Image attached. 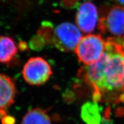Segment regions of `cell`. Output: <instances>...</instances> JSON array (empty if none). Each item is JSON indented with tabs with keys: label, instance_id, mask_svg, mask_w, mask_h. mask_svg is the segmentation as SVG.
I'll return each mask as SVG.
<instances>
[{
	"label": "cell",
	"instance_id": "cell-1",
	"mask_svg": "<svg viewBox=\"0 0 124 124\" xmlns=\"http://www.w3.org/2000/svg\"><path fill=\"white\" fill-rule=\"evenodd\" d=\"M78 76L90 86L100 90H112L124 86V46L112 39L106 41L101 56L93 64L79 70Z\"/></svg>",
	"mask_w": 124,
	"mask_h": 124
},
{
	"label": "cell",
	"instance_id": "cell-2",
	"mask_svg": "<svg viewBox=\"0 0 124 124\" xmlns=\"http://www.w3.org/2000/svg\"><path fill=\"white\" fill-rule=\"evenodd\" d=\"M106 41L100 35L85 36L75 49L78 58L82 63L88 66L97 61L104 52Z\"/></svg>",
	"mask_w": 124,
	"mask_h": 124
},
{
	"label": "cell",
	"instance_id": "cell-3",
	"mask_svg": "<svg viewBox=\"0 0 124 124\" xmlns=\"http://www.w3.org/2000/svg\"><path fill=\"white\" fill-rule=\"evenodd\" d=\"M23 78L28 84L40 86L44 84L52 75L50 65L41 57L31 58L27 62L22 71Z\"/></svg>",
	"mask_w": 124,
	"mask_h": 124
},
{
	"label": "cell",
	"instance_id": "cell-4",
	"mask_svg": "<svg viewBox=\"0 0 124 124\" xmlns=\"http://www.w3.org/2000/svg\"><path fill=\"white\" fill-rule=\"evenodd\" d=\"M82 38L80 29L71 23H63L56 27L52 42L59 50L69 52L75 49Z\"/></svg>",
	"mask_w": 124,
	"mask_h": 124
},
{
	"label": "cell",
	"instance_id": "cell-5",
	"mask_svg": "<svg viewBox=\"0 0 124 124\" xmlns=\"http://www.w3.org/2000/svg\"><path fill=\"white\" fill-rule=\"evenodd\" d=\"M99 28L102 32H108L116 36L124 34V7H113L105 17L100 20Z\"/></svg>",
	"mask_w": 124,
	"mask_h": 124
},
{
	"label": "cell",
	"instance_id": "cell-6",
	"mask_svg": "<svg viewBox=\"0 0 124 124\" xmlns=\"http://www.w3.org/2000/svg\"><path fill=\"white\" fill-rule=\"evenodd\" d=\"M98 18L97 7L91 1H85L80 5L76 16V23L82 32L90 33L95 29Z\"/></svg>",
	"mask_w": 124,
	"mask_h": 124
},
{
	"label": "cell",
	"instance_id": "cell-7",
	"mask_svg": "<svg viewBox=\"0 0 124 124\" xmlns=\"http://www.w3.org/2000/svg\"><path fill=\"white\" fill-rule=\"evenodd\" d=\"M16 94L13 80L8 76L0 74V110L13 104Z\"/></svg>",
	"mask_w": 124,
	"mask_h": 124
},
{
	"label": "cell",
	"instance_id": "cell-8",
	"mask_svg": "<svg viewBox=\"0 0 124 124\" xmlns=\"http://www.w3.org/2000/svg\"><path fill=\"white\" fill-rule=\"evenodd\" d=\"M17 48L13 39L0 36V63L8 64L17 53Z\"/></svg>",
	"mask_w": 124,
	"mask_h": 124
},
{
	"label": "cell",
	"instance_id": "cell-9",
	"mask_svg": "<svg viewBox=\"0 0 124 124\" xmlns=\"http://www.w3.org/2000/svg\"><path fill=\"white\" fill-rule=\"evenodd\" d=\"M100 108L95 102H87L82 107L81 117L87 124H100L102 117Z\"/></svg>",
	"mask_w": 124,
	"mask_h": 124
},
{
	"label": "cell",
	"instance_id": "cell-10",
	"mask_svg": "<svg viewBox=\"0 0 124 124\" xmlns=\"http://www.w3.org/2000/svg\"><path fill=\"white\" fill-rule=\"evenodd\" d=\"M21 124H51V121L45 110L35 108L28 111Z\"/></svg>",
	"mask_w": 124,
	"mask_h": 124
},
{
	"label": "cell",
	"instance_id": "cell-11",
	"mask_svg": "<svg viewBox=\"0 0 124 124\" xmlns=\"http://www.w3.org/2000/svg\"><path fill=\"white\" fill-rule=\"evenodd\" d=\"M93 87L94 89V91L93 94V100L94 102L97 103L101 100V94L100 92L101 90L95 85H93Z\"/></svg>",
	"mask_w": 124,
	"mask_h": 124
},
{
	"label": "cell",
	"instance_id": "cell-12",
	"mask_svg": "<svg viewBox=\"0 0 124 124\" xmlns=\"http://www.w3.org/2000/svg\"><path fill=\"white\" fill-rule=\"evenodd\" d=\"M1 119H2V124H14L15 122V120L13 117L7 116V114Z\"/></svg>",
	"mask_w": 124,
	"mask_h": 124
},
{
	"label": "cell",
	"instance_id": "cell-13",
	"mask_svg": "<svg viewBox=\"0 0 124 124\" xmlns=\"http://www.w3.org/2000/svg\"><path fill=\"white\" fill-rule=\"evenodd\" d=\"M111 108L110 106H108L106 107V108H105V110L103 114V117L102 118L105 119L107 120H111Z\"/></svg>",
	"mask_w": 124,
	"mask_h": 124
},
{
	"label": "cell",
	"instance_id": "cell-14",
	"mask_svg": "<svg viewBox=\"0 0 124 124\" xmlns=\"http://www.w3.org/2000/svg\"><path fill=\"white\" fill-rule=\"evenodd\" d=\"M116 115L118 117H122L124 116V108L122 107H119L116 110Z\"/></svg>",
	"mask_w": 124,
	"mask_h": 124
},
{
	"label": "cell",
	"instance_id": "cell-15",
	"mask_svg": "<svg viewBox=\"0 0 124 124\" xmlns=\"http://www.w3.org/2000/svg\"><path fill=\"white\" fill-rule=\"evenodd\" d=\"M116 4L118 5V6L124 7V0H113Z\"/></svg>",
	"mask_w": 124,
	"mask_h": 124
},
{
	"label": "cell",
	"instance_id": "cell-16",
	"mask_svg": "<svg viewBox=\"0 0 124 124\" xmlns=\"http://www.w3.org/2000/svg\"><path fill=\"white\" fill-rule=\"evenodd\" d=\"M119 100H120L121 102H122V103H124V93L121 94V95H120V97H119Z\"/></svg>",
	"mask_w": 124,
	"mask_h": 124
}]
</instances>
